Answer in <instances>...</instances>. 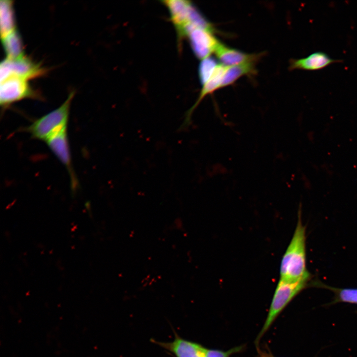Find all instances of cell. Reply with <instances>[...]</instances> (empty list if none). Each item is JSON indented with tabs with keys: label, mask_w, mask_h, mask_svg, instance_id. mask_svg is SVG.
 <instances>
[{
	"label": "cell",
	"mask_w": 357,
	"mask_h": 357,
	"mask_svg": "<svg viewBox=\"0 0 357 357\" xmlns=\"http://www.w3.org/2000/svg\"><path fill=\"white\" fill-rule=\"evenodd\" d=\"M305 232L299 209L294 235L281 260L280 279L296 281L310 277L306 267Z\"/></svg>",
	"instance_id": "obj_1"
},
{
	"label": "cell",
	"mask_w": 357,
	"mask_h": 357,
	"mask_svg": "<svg viewBox=\"0 0 357 357\" xmlns=\"http://www.w3.org/2000/svg\"><path fill=\"white\" fill-rule=\"evenodd\" d=\"M256 62L252 61L228 66L223 76L220 88L233 84L242 76L254 74L256 72Z\"/></svg>",
	"instance_id": "obj_14"
},
{
	"label": "cell",
	"mask_w": 357,
	"mask_h": 357,
	"mask_svg": "<svg viewBox=\"0 0 357 357\" xmlns=\"http://www.w3.org/2000/svg\"><path fill=\"white\" fill-rule=\"evenodd\" d=\"M314 286L324 287L332 291L335 295L336 301L357 304V289H339L327 286L324 284L316 282Z\"/></svg>",
	"instance_id": "obj_16"
},
{
	"label": "cell",
	"mask_w": 357,
	"mask_h": 357,
	"mask_svg": "<svg viewBox=\"0 0 357 357\" xmlns=\"http://www.w3.org/2000/svg\"><path fill=\"white\" fill-rule=\"evenodd\" d=\"M171 342L151 341L164 349L175 357H204L206 348L202 345L180 337L176 332Z\"/></svg>",
	"instance_id": "obj_9"
},
{
	"label": "cell",
	"mask_w": 357,
	"mask_h": 357,
	"mask_svg": "<svg viewBox=\"0 0 357 357\" xmlns=\"http://www.w3.org/2000/svg\"><path fill=\"white\" fill-rule=\"evenodd\" d=\"M38 98V95L32 89L28 80L9 77L0 81V104L3 110L20 100Z\"/></svg>",
	"instance_id": "obj_6"
},
{
	"label": "cell",
	"mask_w": 357,
	"mask_h": 357,
	"mask_svg": "<svg viewBox=\"0 0 357 357\" xmlns=\"http://www.w3.org/2000/svg\"><path fill=\"white\" fill-rule=\"evenodd\" d=\"M170 13L171 19L178 34L187 25L192 24L205 29L211 24L190 1L171 0L164 1Z\"/></svg>",
	"instance_id": "obj_4"
},
{
	"label": "cell",
	"mask_w": 357,
	"mask_h": 357,
	"mask_svg": "<svg viewBox=\"0 0 357 357\" xmlns=\"http://www.w3.org/2000/svg\"><path fill=\"white\" fill-rule=\"evenodd\" d=\"M341 62L342 60L332 59L326 53L318 51L305 58L291 60L289 68L290 70H318L332 63Z\"/></svg>",
	"instance_id": "obj_12"
},
{
	"label": "cell",
	"mask_w": 357,
	"mask_h": 357,
	"mask_svg": "<svg viewBox=\"0 0 357 357\" xmlns=\"http://www.w3.org/2000/svg\"><path fill=\"white\" fill-rule=\"evenodd\" d=\"M74 96L72 91L58 108L35 120L24 128L32 138L46 141L51 136L67 127L71 102Z\"/></svg>",
	"instance_id": "obj_3"
},
{
	"label": "cell",
	"mask_w": 357,
	"mask_h": 357,
	"mask_svg": "<svg viewBox=\"0 0 357 357\" xmlns=\"http://www.w3.org/2000/svg\"><path fill=\"white\" fill-rule=\"evenodd\" d=\"M243 349V346L235 347L227 351L206 348L204 357H230L234 354L241 352Z\"/></svg>",
	"instance_id": "obj_18"
},
{
	"label": "cell",
	"mask_w": 357,
	"mask_h": 357,
	"mask_svg": "<svg viewBox=\"0 0 357 357\" xmlns=\"http://www.w3.org/2000/svg\"><path fill=\"white\" fill-rule=\"evenodd\" d=\"M257 350L260 357H275L271 353L266 351H262L259 348H257Z\"/></svg>",
	"instance_id": "obj_19"
},
{
	"label": "cell",
	"mask_w": 357,
	"mask_h": 357,
	"mask_svg": "<svg viewBox=\"0 0 357 357\" xmlns=\"http://www.w3.org/2000/svg\"><path fill=\"white\" fill-rule=\"evenodd\" d=\"M46 69L26 56L17 59L5 58L0 62V81L9 77H17L27 80L44 75Z\"/></svg>",
	"instance_id": "obj_5"
},
{
	"label": "cell",
	"mask_w": 357,
	"mask_h": 357,
	"mask_svg": "<svg viewBox=\"0 0 357 357\" xmlns=\"http://www.w3.org/2000/svg\"><path fill=\"white\" fill-rule=\"evenodd\" d=\"M1 41L6 58L17 59L25 56L23 41L17 30L1 38Z\"/></svg>",
	"instance_id": "obj_15"
},
{
	"label": "cell",
	"mask_w": 357,
	"mask_h": 357,
	"mask_svg": "<svg viewBox=\"0 0 357 357\" xmlns=\"http://www.w3.org/2000/svg\"><path fill=\"white\" fill-rule=\"evenodd\" d=\"M185 33L195 56L201 60L215 53L220 43L213 32L194 25L188 26Z\"/></svg>",
	"instance_id": "obj_7"
},
{
	"label": "cell",
	"mask_w": 357,
	"mask_h": 357,
	"mask_svg": "<svg viewBox=\"0 0 357 357\" xmlns=\"http://www.w3.org/2000/svg\"><path fill=\"white\" fill-rule=\"evenodd\" d=\"M228 66L222 64H219L214 73L208 81L202 86L199 96L194 105L186 112L183 123L179 127V130L187 128L191 124V116L195 109L201 101L207 95H209L215 90L220 88L221 83L224 74Z\"/></svg>",
	"instance_id": "obj_10"
},
{
	"label": "cell",
	"mask_w": 357,
	"mask_h": 357,
	"mask_svg": "<svg viewBox=\"0 0 357 357\" xmlns=\"http://www.w3.org/2000/svg\"><path fill=\"white\" fill-rule=\"evenodd\" d=\"M45 142L51 151L67 170L71 180L72 190V191H75L78 182L72 165L68 139L67 127L54 134Z\"/></svg>",
	"instance_id": "obj_8"
},
{
	"label": "cell",
	"mask_w": 357,
	"mask_h": 357,
	"mask_svg": "<svg viewBox=\"0 0 357 357\" xmlns=\"http://www.w3.org/2000/svg\"><path fill=\"white\" fill-rule=\"evenodd\" d=\"M218 64L216 60L210 56L201 60L198 67V75L202 86L212 76Z\"/></svg>",
	"instance_id": "obj_17"
},
{
	"label": "cell",
	"mask_w": 357,
	"mask_h": 357,
	"mask_svg": "<svg viewBox=\"0 0 357 357\" xmlns=\"http://www.w3.org/2000/svg\"><path fill=\"white\" fill-rule=\"evenodd\" d=\"M0 26L1 39L16 30V20L12 1H0Z\"/></svg>",
	"instance_id": "obj_13"
},
{
	"label": "cell",
	"mask_w": 357,
	"mask_h": 357,
	"mask_svg": "<svg viewBox=\"0 0 357 357\" xmlns=\"http://www.w3.org/2000/svg\"><path fill=\"white\" fill-rule=\"evenodd\" d=\"M311 276L296 281L280 279L275 289L266 320L255 340L257 347L258 346L261 338L279 315L290 301L308 285Z\"/></svg>",
	"instance_id": "obj_2"
},
{
	"label": "cell",
	"mask_w": 357,
	"mask_h": 357,
	"mask_svg": "<svg viewBox=\"0 0 357 357\" xmlns=\"http://www.w3.org/2000/svg\"><path fill=\"white\" fill-rule=\"evenodd\" d=\"M214 53L221 64L226 66L248 62H257L263 55L262 53L247 54L227 47L221 43H219Z\"/></svg>",
	"instance_id": "obj_11"
}]
</instances>
